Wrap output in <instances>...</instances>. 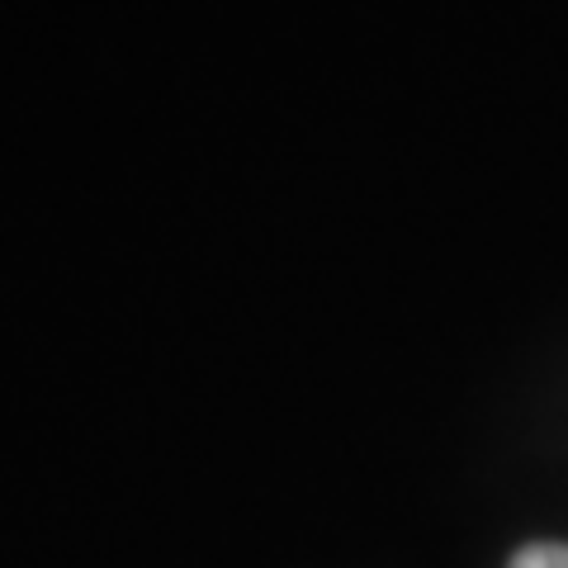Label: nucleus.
Segmentation results:
<instances>
[{"label": "nucleus", "mask_w": 568, "mask_h": 568, "mask_svg": "<svg viewBox=\"0 0 568 568\" xmlns=\"http://www.w3.org/2000/svg\"><path fill=\"white\" fill-rule=\"evenodd\" d=\"M507 568H568V545H526Z\"/></svg>", "instance_id": "1"}]
</instances>
